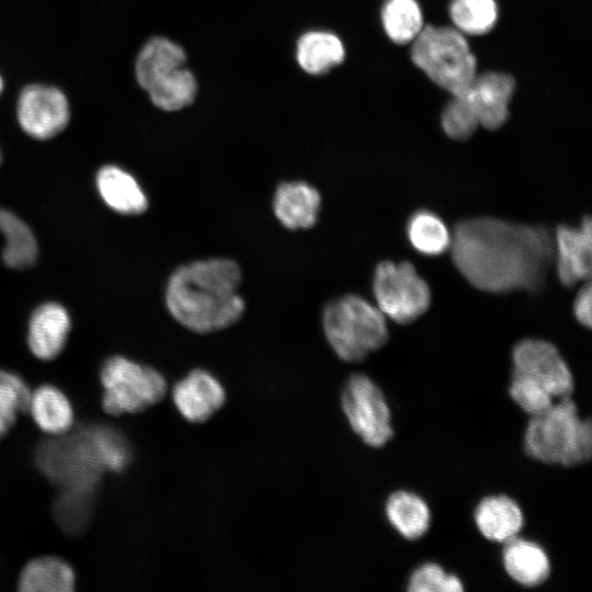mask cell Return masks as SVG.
<instances>
[{
	"label": "cell",
	"mask_w": 592,
	"mask_h": 592,
	"mask_svg": "<svg viewBox=\"0 0 592 592\" xmlns=\"http://www.w3.org/2000/svg\"><path fill=\"white\" fill-rule=\"evenodd\" d=\"M592 253V223L590 216L578 226L561 224L554 234V260L557 276L566 287L590 280Z\"/></svg>",
	"instance_id": "8fae6325"
},
{
	"label": "cell",
	"mask_w": 592,
	"mask_h": 592,
	"mask_svg": "<svg viewBox=\"0 0 592 592\" xmlns=\"http://www.w3.org/2000/svg\"><path fill=\"white\" fill-rule=\"evenodd\" d=\"M0 161H1V152H0Z\"/></svg>",
	"instance_id": "836d02e7"
},
{
	"label": "cell",
	"mask_w": 592,
	"mask_h": 592,
	"mask_svg": "<svg viewBox=\"0 0 592 592\" xmlns=\"http://www.w3.org/2000/svg\"><path fill=\"white\" fill-rule=\"evenodd\" d=\"M385 513L390 525L406 539H418L430 527L429 505L420 496L408 490L390 493L385 503Z\"/></svg>",
	"instance_id": "ffe728a7"
},
{
	"label": "cell",
	"mask_w": 592,
	"mask_h": 592,
	"mask_svg": "<svg viewBox=\"0 0 592 592\" xmlns=\"http://www.w3.org/2000/svg\"><path fill=\"white\" fill-rule=\"evenodd\" d=\"M185 59V53L178 44L166 37H152L137 54L135 61L136 81L146 91L167 73L184 66Z\"/></svg>",
	"instance_id": "d6986e66"
},
{
	"label": "cell",
	"mask_w": 592,
	"mask_h": 592,
	"mask_svg": "<svg viewBox=\"0 0 592 592\" xmlns=\"http://www.w3.org/2000/svg\"><path fill=\"white\" fill-rule=\"evenodd\" d=\"M322 329L335 355L348 363L365 360L389 338L386 317L376 305L355 294L340 296L326 305Z\"/></svg>",
	"instance_id": "277c9868"
},
{
	"label": "cell",
	"mask_w": 592,
	"mask_h": 592,
	"mask_svg": "<svg viewBox=\"0 0 592 592\" xmlns=\"http://www.w3.org/2000/svg\"><path fill=\"white\" fill-rule=\"evenodd\" d=\"M411 59L452 95L463 94L477 75L475 55L464 34L455 27L423 26L412 42Z\"/></svg>",
	"instance_id": "5b68a950"
},
{
	"label": "cell",
	"mask_w": 592,
	"mask_h": 592,
	"mask_svg": "<svg viewBox=\"0 0 592 592\" xmlns=\"http://www.w3.org/2000/svg\"><path fill=\"white\" fill-rule=\"evenodd\" d=\"M27 410L37 426L48 434H65L73 424L70 401L64 392L50 385L31 391Z\"/></svg>",
	"instance_id": "44dd1931"
},
{
	"label": "cell",
	"mask_w": 592,
	"mask_h": 592,
	"mask_svg": "<svg viewBox=\"0 0 592 592\" xmlns=\"http://www.w3.org/2000/svg\"><path fill=\"white\" fill-rule=\"evenodd\" d=\"M240 266L227 258L195 260L173 271L164 300L170 315L195 333H210L235 325L246 303L239 288Z\"/></svg>",
	"instance_id": "7a4b0ae2"
},
{
	"label": "cell",
	"mask_w": 592,
	"mask_h": 592,
	"mask_svg": "<svg viewBox=\"0 0 592 592\" xmlns=\"http://www.w3.org/2000/svg\"><path fill=\"white\" fill-rule=\"evenodd\" d=\"M345 57L341 39L327 31H310L300 36L296 59L300 68L310 75H321L340 65Z\"/></svg>",
	"instance_id": "7402d4cb"
},
{
	"label": "cell",
	"mask_w": 592,
	"mask_h": 592,
	"mask_svg": "<svg viewBox=\"0 0 592 592\" xmlns=\"http://www.w3.org/2000/svg\"><path fill=\"white\" fill-rule=\"evenodd\" d=\"M509 395L530 417L543 412L557 400L539 385L514 373L511 374Z\"/></svg>",
	"instance_id": "4dcf8cb0"
},
{
	"label": "cell",
	"mask_w": 592,
	"mask_h": 592,
	"mask_svg": "<svg viewBox=\"0 0 592 592\" xmlns=\"http://www.w3.org/2000/svg\"><path fill=\"white\" fill-rule=\"evenodd\" d=\"M75 587L71 567L57 557H41L22 570L19 588L25 592H69Z\"/></svg>",
	"instance_id": "603a6c76"
},
{
	"label": "cell",
	"mask_w": 592,
	"mask_h": 592,
	"mask_svg": "<svg viewBox=\"0 0 592 592\" xmlns=\"http://www.w3.org/2000/svg\"><path fill=\"white\" fill-rule=\"evenodd\" d=\"M196 91V79L184 66L167 73L146 90L151 103L168 112L190 105L195 99Z\"/></svg>",
	"instance_id": "d4e9b609"
},
{
	"label": "cell",
	"mask_w": 592,
	"mask_h": 592,
	"mask_svg": "<svg viewBox=\"0 0 592 592\" xmlns=\"http://www.w3.org/2000/svg\"><path fill=\"white\" fill-rule=\"evenodd\" d=\"M172 399L185 420L202 423L210 419L224 406L226 391L213 374L196 368L174 385Z\"/></svg>",
	"instance_id": "4fadbf2b"
},
{
	"label": "cell",
	"mask_w": 592,
	"mask_h": 592,
	"mask_svg": "<svg viewBox=\"0 0 592 592\" xmlns=\"http://www.w3.org/2000/svg\"><path fill=\"white\" fill-rule=\"evenodd\" d=\"M449 16L460 33L481 35L496 25L498 7L494 0H452Z\"/></svg>",
	"instance_id": "4316f807"
},
{
	"label": "cell",
	"mask_w": 592,
	"mask_h": 592,
	"mask_svg": "<svg viewBox=\"0 0 592 592\" xmlns=\"http://www.w3.org/2000/svg\"><path fill=\"white\" fill-rule=\"evenodd\" d=\"M408 241L422 255L437 257L451 247L452 232L444 220L429 209H418L406 226Z\"/></svg>",
	"instance_id": "cb8c5ba5"
},
{
	"label": "cell",
	"mask_w": 592,
	"mask_h": 592,
	"mask_svg": "<svg viewBox=\"0 0 592 592\" xmlns=\"http://www.w3.org/2000/svg\"><path fill=\"white\" fill-rule=\"evenodd\" d=\"M3 89H4V81H3L2 76L0 75V95L3 92Z\"/></svg>",
	"instance_id": "d6a6232c"
},
{
	"label": "cell",
	"mask_w": 592,
	"mask_h": 592,
	"mask_svg": "<svg viewBox=\"0 0 592 592\" xmlns=\"http://www.w3.org/2000/svg\"><path fill=\"white\" fill-rule=\"evenodd\" d=\"M96 189L104 203L123 215H139L148 207V200L137 180L114 164L102 167L95 177Z\"/></svg>",
	"instance_id": "ac0fdd59"
},
{
	"label": "cell",
	"mask_w": 592,
	"mask_h": 592,
	"mask_svg": "<svg viewBox=\"0 0 592 592\" xmlns=\"http://www.w3.org/2000/svg\"><path fill=\"white\" fill-rule=\"evenodd\" d=\"M382 22L388 37L401 45L413 42L424 26L415 0H387L382 9Z\"/></svg>",
	"instance_id": "484cf974"
},
{
	"label": "cell",
	"mask_w": 592,
	"mask_h": 592,
	"mask_svg": "<svg viewBox=\"0 0 592 592\" xmlns=\"http://www.w3.org/2000/svg\"><path fill=\"white\" fill-rule=\"evenodd\" d=\"M272 206L276 219L285 228L309 229L318 220L321 195L307 182H283L275 191Z\"/></svg>",
	"instance_id": "5bb4252c"
},
{
	"label": "cell",
	"mask_w": 592,
	"mask_h": 592,
	"mask_svg": "<svg viewBox=\"0 0 592 592\" xmlns=\"http://www.w3.org/2000/svg\"><path fill=\"white\" fill-rule=\"evenodd\" d=\"M442 127L444 133L456 140H465L473 136L479 123L466 99L453 95L442 113Z\"/></svg>",
	"instance_id": "f546056e"
},
{
	"label": "cell",
	"mask_w": 592,
	"mask_h": 592,
	"mask_svg": "<svg viewBox=\"0 0 592 592\" xmlns=\"http://www.w3.org/2000/svg\"><path fill=\"white\" fill-rule=\"evenodd\" d=\"M452 260L479 291L538 292L554 261V235L545 226L471 217L452 232Z\"/></svg>",
	"instance_id": "6da1fadb"
},
{
	"label": "cell",
	"mask_w": 592,
	"mask_h": 592,
	"mask_svg": "<svg viewBox=\"0 0 592 592\" xmlns=\"http://www.w3.org/2000/svg\"><path fill=\"white\" fill-rule=\"evenodd\" d=\"M68 311L57 303L37 307L29 322L27 343L39 360L49 361L62 351L70 330Z\"/></svg>",
	"instance_id": "9a60e30c"
},
{
	"label": "cell",
	"mask_w": 592,
	"mask_h": 592,
	"mask_svg": "<svg viewBox=\"0 0 592 592\" xmlns=\"http://www.w3.org/2000/svg\"><path fill=\"white\" fill-rule=\"evenodd\" d=\"M503 545V567L513 581L531 588L547 580L550 574V560L539 544L517 535Z\"/></svg>",
	"instance_id": "e0dca14e"
},
{
	"label": "cell",
	"mask_w": 592,
	"mask_h": 592,
	"mask_svg": "<svg viewBox=\"0 0 592 592\" xmlns=\"http://www.w3.org/2000/svg\"><path fill=\"white\" fill-rule=\"evenodd\" d=\"M31 390L16 374L0 371V439L13 426L18 415L29 408Z\"/></svg>",
	"instance_id": "83f0119b"
},
{
	"label": "cell",
	"mask_w": 592,
	"mask_h": 592,
	"mask_svg": "<svg viewBox=\"0 0 592 592\" xmlns=\"http://www.w3.org/2000/svg\"><path fill=\"white\" fill-rule=\"evenodd\" d=\"M591 284L582 283L573 300V315L576 320L583 327L591 328Z\"/></svg>",
	"instance_id": "1f68e13d"
},
{
	"label": "cell",
	"mask_w": 592,
	"mask_h": 592,
	"mask_svg": "<svg viewBox=\"0 0 592 592\" xmlns=\"http://www.w3.org/2000/svg\"><path fill=\"white\" fill-rule=\"evenodd\" d=\"M101 382L103 409L114 415L146 410L162 400L168 388L159 372L123 356L103 364Z\"/></svg>",
	"instance_id": "8992f818"
},
{
	"label": "cell",
	"mask_w": 592,
	"mask_h": 592,
	"mask_svg": "<svg viewBox=\"0 0 592 592\" xmlns=\"http://www.w3.org/2000/svg\"><path fill=\"white\" fill-rule=\"evenodd\" d=\"M15 115L26 135L37 140H47L68 126L71 109L60 88L34 82L24 86L19 92Z\"/></svg>",
	"instance_id": "9c48e42d"
},
{
	"label": "cell",
	"mask_w": 592,
	"mask_h": 592,
	"mask_svg": "<svg viewBox=\"0 0 592 592\" xmlns=\"http://www.w3.org/2000/svg\"><path fill=\"white\" fill-rule=\"evenodd\" d=\"M512 373L521 375L546 389L555 399L571 396L574 387L572 373L550 342L527 338L512 350Z\"/></svg>",
	"instance_id": "30bf717a"
},
{
	"label": "cell",
	"mask_w": 592,
	"mask_h": 592,
	"mask_svg": "<svg viewBox=\"0 0 592 592\" xmlns=\"http://www.w3.org/2000/svg\"><path fill=\"white\" fill-rule=\"evenodd\" d=\"M523 446L531 458L547 465H582L592 455L591 421L580 417L571 396L559 398L530 417Z\"/></svg>",
	"instance_id": "3957f363"
},
{
	"label": "cell",
	"mask_w": 592,
	"mask_h": 592,
	"mask_svg": "<svg viewBox=\"0 0 592 592\" xmlns=\"http://www.w3.org/2000/svg\"><path fill=\"white\" fill-rule=\"evenodd\" d=\"M342 410L354 433L371 447H383L394 436L391 411L378 385L367 375L350 376L341 395Z\"/></svg>",
	"instance_id": "ba28073f"
},
{
	"label": "cell",
	"mask_w": 592,
	"mask_h": 592,
	"mask_svg": "<svg viewBox=\"0 0 592 592\" xmlns=\"http://www.w3.org/2000/svg\"><path fill=\"white\" fill-rule=\"evenodd\" d=\"M515 90L514 79L506 73L476 75L462 94L474 112L479 126L498 129L509 116V104Z\"/></svg>",
	"instance_id": "7c38bea8"
},
{
	"label": "cell",
	"mask_w": 592,
	"mask_h": 592,
	"mask_svg": "<svg viewBox=\"0 0 592 592\" xmlns=\"http://www.w3.org/2000/svg\"><path fill=\"white\" fill-rule=\"evenodd\" d=\"M474 520L485 538L502 544L517 536L524 525L521 506L505 494L483 498L475 509Z\"/></svg>",
	"instance_id": "2e32d148"
},
{
	"label": "cell",
	"mask_w": 592,
	"mask_h": 592,
	"mask_svg": "<svg viewBox=\"0 0 592 592\" xmlns=\"http://www.w3.org/2000/svg\"><path fill=\"white\" fill-rule=\"evenodd\" d=\"M373 294L382 314L399 325L415 321L431 304V291L412 263L386 260L373 275Z\"/></svg>",
	"instance_id": "52a82bcc"
},
{
	"label": "cell",
	"mask_w": 592,
	"mask_h": 592,
	"mask_svg": "<svg viewBox=\"0 0 592 592\" xmlns=\"http://www.w3.org/2000/svg\"><path fill=\"white\" fill-rule=\"evenodd\" d=\"M407 590L410 592H460L464 590L460 579L447 573L440 565L426 562L413 570Z\"/></svg>",
	"instance_id": "f1b7e54d"
}]
</instances>
